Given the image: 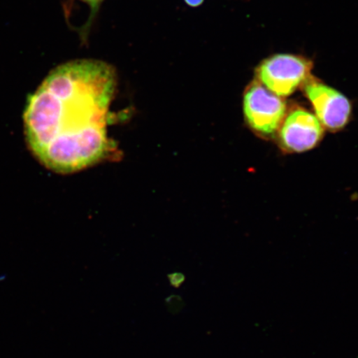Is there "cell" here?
Returning a JSON list of instances; mask_svg holds the SVG:
<instances>
[{
  "label": "cell",
  "mask_w": 358,
  "mask_h": 358,
  "mask_svg": "<svg viewBox=\"0 0 358 358\" xmlns=\"http://www.w3.org/2000/svg\"><path fill=\"white\" fill-rule=\"evenodd\" d=\"M115 71L104 62L78 60L53 69L27 99V145L43 166L73 173L106 158Z\"/></svg>",
  "instance_id": "obj_1"
},
{
  "label": "cell",
  "mask_w": 358,
  "mask_h": 358,
  "mask_svg": "<svg viewBox=\"0 0 358 358\" xmlns=\"http://www.w3.org/2000/svg\"><path fill=\"white\" fill-rule=\"evenodd\" d=\"M244 114L249 127L264 136L279 131L286 116V103L261 83H253L244 96Z\"/></svg>",
  "instance_id": "obj_2"
},
{
  "label": "cell",
  "mask_w": 358,
  "mask_h": 358,
  "mask_svg": "<svg viewBox=\"0 0 358 358\" xmlns=\"http://www.w3.org/2000/svg\"><path fill=\"white\" fill-rule=\"evenodd\" d=\"M312 64L298 56L280 55L268 58L259 66V82L280 97L293 94L310 77Z\"/></svg>",
  "instance_id": "obj_3"
},
{
  "label": "cell",
  "mask_w": 358,
  "mask_h": 358,
  "mask_svg": "<svg viewBox=\"0 0 358 358\" xmlns=\"http://www.w3.org/2000/svg\"><path fill=\"white\" fill-rule=\"evenodd\" d=\"M306 94L324 128L336 132L346 127L351 117L352 106L342 93L316 80H308Z\"/></svg>",
  "instance_id": "obj_4"
},
{
  "label": "cell",
  "mask_w": 358,
  "mask_h": 358,
  "mask_svg": "<svg viewBox=\"0 0 358 358\" xmlns=\"http://www.w3.org/2000/svg\"><path fill=\"white\" fill-rule=\"evenodd\" d=\"M310 112L296 109L285 116L279 129L282 147L290 153H303L313 149L323 138L324 129Z\"/></svg>",
  "instance_id": "obj_5"
},
{
  "label": "cell",
  "mask_w": 358,
  "mask_h": 358,
  "mask_svg": "<svg viewBox=\"0 0 358 358\" xmlns=\"http://www.w3.org/2000/svg\"><path fill=\"white\" fill-rule=\"evenodd\" d=\"M83 1L87 2L92 6L93 10H96L98 6H99L100 3L102 0H83Z\"/></svg>",
  "instance_id": "obj_6"
},
{
  "label": "cell",
  "mask_w": 358,
  "mask_h": 358,
  "mask_svg": "<svg viewBox=\"0 0 358 358\" xmlns=\"http://www.w3.org/2000/svg\"><path fill=\"white\" fill-rule=\"evenodd\" d=\"M185 2L191 7H198L203 3V0H185Z\"/></svg>",
  "instance_id": "obj_7"
}]
</instances>
